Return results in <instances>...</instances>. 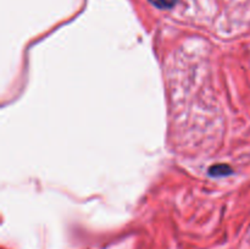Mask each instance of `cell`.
I'll use <instances>...</instances> for the list:
<instances>
[{"label": "cell", "mask_w": 250, "mask_h": 249, "mask_svg": "<svg viewBox=\"0 0 250 249\" xmlns=\"http://www.w3.org/2000/svg\"><path fill=\"white\" fill-rule=\"evenodd\" d=\"M232 173H233V170L227 164H216L209 168V175L211 177H224V176H229Z\"/></svg>", "instance_id": "6da1fadb"}, {"label": "cell", "mask_w": 250, "mask_h": 249, "mask_svg": "<svg viewBox=\"0 0 250 249\" xmlns=\"http://www.w3.org/2000/svg\"><path fill=\"white\" fill-rule=\"evenodd\" d=\"M149 1L159 9H171V7L175 6L177 0H149Z\"/></svg>", "instance_id": "7a4b0ae2"}]
</instances>
